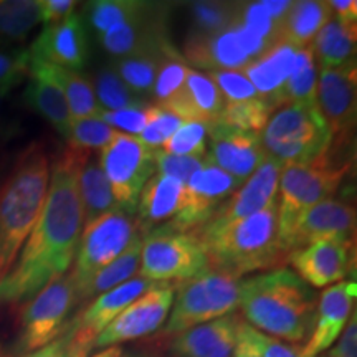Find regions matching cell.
Masks as SVG:
<instances>
[{
	"label": "cell",
	"mask_w": 357,
	"mask_h": 357,
	"mask_svg": "<svg viewBox=\"0 0 357 357\" xmlns=\"http://www.w3.org/2000/svg\"><path fill=\"white\" fill-rule=\"evenodd\" d=\"M79 153L66 149L50 166V185L42 215L12 270L0 280V305H25L68 273L84 220L78 194Z\"/></svg>",
	"instance_id": "cell-1"
},
{
	"label": "cell",
	"mask_w": 357,
	"mask_h": 357,
	"mask_svg": "<svg viewBox=\"0 0 357 357\" xmlns=\"http://www.w3.org/2000/svg\"><path fill=\"white\" fill-rule=\"evenodd\" d=\"M316 306V293L289 268H273L240 283L238 307L248 324L280 341H307Z\"/></svg>",
	"instance_id": "cell-2"
},
{
	"label": "cell",
	"mask_w": 357,
	"mask_h": 357,
	"mask_svg": "<svg viewBox=\"0 0 357 357\" xmlns=\"http://www.w3.org/2000/svg\"><path fill=\"white\" fill-rule=\"evenodd\" d=\"M195 235L208 265L242 278L253 271L278 268L287 260L278 242V197L265 208L225 227H200Z\"/></svg>",
	"instance_id": "cell-3"
},
{
	"label": "cell",
	"mask_w": 357,
	"mask_h": 357,
	"mask_svg": "<svg viewBox=\"0 0 357 357\" xmlns=\"http://www.w3.org/2000/svg\"><path fill=\"white\" fill-rule=\"evenodd\" d=\"M50 185V162L40 142L22 151L0 187V280L12 270L42 215Z\"/></svg>",
	"instance_id": "cell-4"
},
{
	"label": "cell",
	"mask_w": 357,
	"mask_h": 357,
	"mask_svg": "<svg viewBox=\"0 0 357 357\" xmlns=\"http://www.w3.org/2000/svg\"><path fill=\"white\" fill-rule=\"evenodd\" d=\"M351 164L337 162L329 151L307 164L284 166L278 184V242L288 257V242L300 218L316 204L331 199L349 172Z\"/></svg>",
	"instance_id": "cell-5"
},
{
	"label": "cell",
	"mask_w": 357,
	"mask_h": 357,
	"mask_svg": "<svg viewBox=\"0 0 357 357\" xmlns=\"http://www.w3.org/2000/svg\"><path fill=\"white\" fill-rule=\"evenodd\" d=\"M260 141L266 158L284 167L319 159L331 149L334 137L312 102L281 106L270 116Z\"/></svg>",
	"instance_id": "cell-6"
},
{
	"label": "cell",
	"mask_w": 357,
	"mask_h": 357,
	"mask_svg": "<svg viewBox=\"0 0 357 357\" xmlns=\"http://www.w3.org/2000/svg\"><path fill=\"white\" fill-rule=\"evenodd\" d=\"M240 283L242 280L238 276L213 268L181 281L174 287V303L160 334L176 336L194 326L235 312L240 303Z\"/></svg>",
	"instance_id": "cell-7"
},
{
	"label": "cell",
	"mask_w": 357,
	"mask_h": 357,
	"mask_svg": "<svg viewBox=\"0 0 357 357\" xmlns=\"http://www.w3.org/2000/svg\"><path fill=\"white\" fill-rule=\"evenodd\" d=\"M137 231L139 225L136 217L121 207H114L84 225L75 255L73 271L68 273L77 305L91 280L121 255Z\"/></svg>",
	"instance_id": "cell-8"
},
{
	"label": "cell",
	"mask_w": 357,
	"mask_h": 357,
	"mask_svg": "<svg viewBox=\"0 0 357 357\" xmlns=\"http://www.w3.org/2000/svg\"><path fill=\"white\" fill-rule=\"evenodd\" d=\"M208 265L202 245L190 231H178L167 223L142 235L141 276L154 283L194 278Z\"/></svg>",
	"instance_id": "cell-9"
},
{
	"label": "cell",
	"mask_w": 357,
	"mask_h": 357,
	"mask_svg": "<svg viewBox=\"0 0 357 357\" xmlns=\"http://www.w3.org/2000/svg\"><path fill=\"white\" fill-rule=\"evenodd\" d=\"M154 154L155 149L147 147L139 137L118 132L98 155L116 204L132 215H136L142 187L155 172Z\"/></svg>",
	"instance_id": "cell-10"
},
{
	"label": "cell",
	"mask_w": 357,
	"mask_h": 357,
	"mask_svg": "<svg viewBox=\"0 0 357 357\" xmlns=\"http://www.w3.org/2000/svg\"><path fill=\"white\" fill-rule=\"evenodd\" d=\"M75 306V288L68 273L47 284L32 300L26 301L22 310L20 351L29 354L61 336L68 328Z\"/></svg>",
	"instance_id": "cell-11"
},
{
	"label": "cell",
	"mask_w": 357,
	"mask_h": 357,
	"mask_svg": "<svg viewBox=\"0 0 357 357\" xmlns=\"http://www.w3.org/2000/svg\"><path fill=\"white\" fill-rule=\"evenodd\" d=\"M174 293L172 283H155L102 329L95 341V349L114 347L160 331L171 312Z\"/></svg>",
	"instance_id": "cell-12"
},
{
	"label": "cell",
	"mask_w": 357,
	"mask_h": 357,
	"mask_svg": "<svg viewBox=\"0 0 357 357\" xmlns=\"http://www.w3.org/2000/svg\"><path fill=\"white\" fill-rule=\"evenodd\" d=\"M240 185L242 182L205 158L204 166L185 184L181 212L166 223L178 231H195L211 220L217 208L240 189Z\"/></svg>",
	"instance_id": "cell-13"
},
{
	"label": "cell",
	"mask_w": 357,
	"mask_h": 357,
	"mask_svg": "<svg viewBox=\"0 0 357 357\" xmlns=\"http://www.w3.org/2000/svg\"><path fill=\"white\" fill-rule=\"evenodd\" d=\"M316 106L333 137L347 139L356 126L357 70L356 63L326 68L318 73Z\"/></svg>",
	"instance_id": "cell-14"
},
{
	"label": "cell",
	"mask_w": 357,
	"mask_h": 357,
	"mask_svg": "<svg viewBox=\"0 0 357 357\" xmlns=\"http://www.w3.org/2000/svg\"><path fill=\"white\" fill-rule=\"evenodd\" d=\"M352 247V240H318L289 252L287 260L310 287H333L349 275L354 263Z\"/></svg>",
	"instance_id": "cell-15"
},
{
	"label": "cell",
	"mask_w": 357,
	"mask_h": 357,
	"mask_svg": "<svg viewBox=\"0 0 357 357\" xmlns=\"http://www.w3.org/2000/svg\"><path fill=\"white\" fill-rule=\"evenodd\" d=\"M29 53L32 60L79 71L89 55L84 19L73 12L61 22L47 25L33 40Z\"/></svg>",
	"instance_id": "cell-16"
},
{
	"label": "cell",
	"mask_w": 357,
	"mask_h": 357,
	"mask_svg": "<svg viewBox=\"0 0 357 357\" xmlns=\"http://www.w3.org/2000/svg\"><path fill=\"white\" fill-rule=\"evenodd\" d=\"M207 136L211 137L207 159L242 184L266 158L257 132L213 123L207 126Z\"/></svg>",
	"instance_id": "cell-17"
},
{
	"label": "cell",
	"mask_w": 357,
	"mask_h": 357,
	"mask_svg": "<svg viewBox=\"0 0 357 357\" xmlns=\"http://www.w3.org/2000/svg\"><path fill=\"white\" fill-rule=\"evenodd\" d=\"M281 171V164L265 158L257 171L217 208L211 220L202 227H225L263 211L271 200L278 197Z\"/></svg>",
	"instance_id": "cell-18"
},
{
	"label": "cell",
	"mask_w": 357,
	"mask_h": 357,
	"mask_svg": "<svg viewBox=\"0 0 357 357\" xmlns=\"http://www.w3.org/2000/svg\"><path fill=\"white\" fill-rule=\"evenodd\" d=\"M356 296L357 284L354 280L339 281L324 289L318 298L314 324L310 339L301 347V357H318L337 341L351 318Z\"/></svg>",
	"instance_id": "cell-19"
},
{
	"label": "cell",
	"mask_w": 357,
	"mask_h": 357,
	"mask_svg": "<svg viewBox=\"0 0 357 357\" xmlns=\"http://www.w3.org/2000/svg\"><path fill=\"white\" fill-rule=\"evenodd\" d=\"M184 56L189 63L208 71H242L252 61L245 50L243 37L236 20L227 29L213 33L190 32L184 45Z\"/></svg>",
	"instance_id": "cell-20"
},
{
	"label": "cell",
	"mask_w": 357,
	"mask_h": 357,
	"mask_svg": "<svg viewBox=\"0 0 357 357\" xmlns=\"http://www.w3.org/2000/svg\"><path fill=\"white\" fill-rule=\"evenodd\" d=\"M354 230V205L344 199H326L316 204L300 218L288 242V253L318 240H352Z\"/></svg>",
	"instance_id": "cell-21"
},
{
	"label": "cell",
	"mask_w": 357,
	"mask_h": 357,
	"mask_svg": "<svg viewBox=\"0 0 357 357\" xmlns=\"http://www.w3.org/2000/svg\"><path fill=\"white\" fill-rule=\"evenodd\" d=\"M100 43L111 56L123 58L166 42V6L149 3L139 15L114 25L100 35Z\"/></svg>",
	"instance_id": "cell-22"
},
{
	"label": "cell",
	"mask_w": 357,
	"mask_h": 357,
	"mask_svg": "<svg viewBox=\"0 0 357 357\" xmlns=\"http://www.w3.org/2000/svg\"><path fill=\"white\" fill-rule=\"evenodd\" d=\"M154 284V281L142 278V276H134L126 283L119 284V287L109 289V291L102 293L95 300L89 301L79 311V314L70 321V326L95 347L96 337L102 333V329Z\"/></svg>",
	"instance_id": "cell-23"
},
{
	"label": "cell",
	"mask_w": 357,
	"mask_h": 357,
	"mask_svg": "<svg viewBox=\"0 0 357 357\" xmlns=\"http://www.w3.org/2000/svg\"><path fill=\"white\" fill-rule=\"evenodd\" d=\"M240 319L238 312H231L176 334L169 347L172 357H234Z\"/></svg>",
	"instance_id": "cell-24"
},
{
	"label": "cell",
	"mask_w": 357,
	"mask_h": 357,
	"mask_svg": "<svg viewBox=\"0 0 357 357\" xmlns=\"http://www.w3.org/2000/svg\"><path fill=\"white\" fill-rule=\"evenodd\" d=\"M296 52V47L280 40L242 70L260 100L273 111L283 106V86L293 70Z\"/></svg>",
	"instance_id": "cell-25"
},
{
	"label": "cell",
	"mask_w": 357,
	"mask_h": 357,
	"mask_svg": "<svg viewBox=\"0 0 357 357\" xmlns=\"http://www.w3.org/2000/svg\"><path fill=\"white\" fill-rule=\"evenodd\" d=\"M223 98L207 73L197 70H189L184 86L172 100L160 108L171 111L182 121H195L204 124H213L220 116Z\"/></svg>",
	"instance_id": "cell-26"
},
{
	"label": "cell",
	"mask_w": 357,
	"mask_h": 357,
	"mask_svg": "<svg viewBox=\"0 0 357 357\" xmlns=\"http://www.w3.org/2000/svg\"><path fill=\"white\" fill-rule=\"evenodd\" d=\"M185 184L174 177L153 176L142 187L137 200V225L139 231L146 235L160 223L172 220L181 212L184 204Z\"/></svg>",
	"instance_id": "cell-27"
},
{
	"label": "cell",
	"mask_w": 357,
	"mask_h": 357,
	"mask_svg": "<svg viewBox=\"0 0 357 357\" xmlns=\"http://www.w3.org/2000/svg\"><path fill=\"white\" fill-rule=\"evenodd\" d=\"M30 66L50 78L60 88L70 108L71 119L100 118L102 109L98 105L95 91H93L91 78H88L82 71L45 63L32 58H30Z\"/></svg>",
	"instance_id": "cell-28"
},
{
	"label": "cell",
	"mask_w": 357,
	"mask_h": 357,
	"mask_svg": "<svg viewBox=\"0 0 357 357\" xmlns=\"http://www.w3.org/2000/svg\"><path fill=\"white\" fill-rule=\"evenodd\" d=\"M78 194L84 225H88L102 213L118 207V204L113 197L109 182L96 153L91 151H78Z\"/></svg>",
	"instance_id": "cell-29"
},
{
	"label": "cell",
	"mask_w": 357,
	"mask_h": 357,
	"mask_svg": "<svg viewBox=\"0 0 357 357\" xmlns=\"http://www.w3.org/2000/svg\"><path fill=\"white\" fill-rule=\"evenodd\" d=\"M24 101L29 108L42 116L45 121L50 123L55 131L66 139L71 124V114L63 93L50 78H47L32 66H30L29 83L24 91Z\"/></svg>",
	"instance_id": "cell-30"
},
{
	"label": "cell",
	"mask_w": 357,
	"mask_h": 357,
	"mask_svg": "<svg viewBox=\"0 0 357 357\" xmlns=\"http://www.w3.org/2000/svg\"><path fill=\"white\" fill-rule=\"evenodd\" d=\"M356 40L357 25L344 24L331 15L311 43L316 63L321 70L356 63Z\"/></svg>",
	"instance_id": "cell-31"
},
{
	"label": "cell",
	"mask_w": 357,
	"mask_h": 357,
	"mask_svg": "<svg viewBox=\"0 0 357 357\" xmlns=\"http://www.w3.org/2000/svg\"><path fill=\"white\" fill-rule=\"evenodd\" d=\"M331 15L333 12L328 2H318V0L291 2L287 15L281 20L280 40L296 48L310 47Z\"/></svg>",
	"instance_id": "cell-32"
},
{
	"label": "cell",
	"mask_w": 357,
	"mask_h": 357,
	"mask_svg": "<svg viewBox=\"0 0 357 357\" xmlns=\"http://www.w3.org/2000/svg\"><path fill=\"white\" fill-rule=\"evenodd\" d=\"M169 43L171 42L166 40V42L155 45V47L144 48V50L131 53V55L123 58H116L113 63H111L116 73L119 75V78L141 100L142 98L153 96V88L160 58H162L164 50H166Z\"/></svg>",
	"instance_id": "cell-33"
},
{
	"label": "cell",
	"mask_w": 357,
	"mask_h": 357,
	"mask_svg": "<svg viewBox=\"0 0 357 357\" xmlns=\"http://www.w3.org/2000/svg\"><path fill=\"white\" fill-rule=\"evenodd\" d=\"M141 248L142 234L137 231L121 255L116 258L114 261H111L108 266L102 268L100 273L91 280V283L88 284V288L84 289L82 298H79L78 306L88 305L89 301L95 300L100 294L109 291V289L119 287V284L134 278L141 266Z\"/></svg>",
	"instance_id": "cell-34"
},
{
	"label": "cell",
	"mask_w": 357,
	"mask_h": 357,
	"mask_svg": "<svg viewBox=\"0 0 357 357\" xmlns=\"http://www.w3.org/2000/svg\"><path fill=\"white\" fill-rule=\"evenodd\" d=\"M38 0H0V43L15 45L40 24Z\"/></svg>",
	"instance_id": "cell-35"
},
{
	"label": "cell",
	"mask_w": 357,
	"mask_h": 357,
	"mask_svg": "<svg viewBox=\"0 0 357 357\" xmlns=\"http://www.w3.org/2000/svg\"><path fill=\"white\" fill-rule=\"evenodd\" d=\"M318 66L310 47L298 48L296 60L283 86L284 105H312L316 102Z\"/></svg>",
	"instance_id": "cell-36"
},
{
	"label": "cell",
	"mask_w": 357,
	"mask_h": 357,
	"mask_svg": "<svg viewBox=\"0 0 357 357\" xmlns=\"http://www.w3.org/2000/svg\"><path fill=\"white\" fill-rule=\"evenodd\" d=\"M234 357H301V349L268 336L240 319L236 326Z\"/></svg>",
	"instance_id": "cell-37"
},
{
	"label": "cell",
	"mask_w": 357,
	"mask_h": 357,
	"mask_svg": "<svg viewBox=\"0 0 357 357\" xmlns=\"http://www.w3.org/2000/svg\"><path fill=\"white\" fill-rule=\"evenodd\" d=\"M149 3L151 2H137V0H96V2L86 3L84 12H86L89 26L100 37L114 25L139 15L149 7Z\"/></svg>",
	"instance_id": "cell-38"
},
{
	"label": "cell",
	"mask_w": 357,
	"mask_h": 357,
	"mask_svg": "<svg viewBox=\"0 0 357 357\" xmlns=\"http://www.w3.org/2000/svg\"><path fill=\"white\" fill-rule=\"evenodd\" d=\"M91 84L98 105L102 111H116L144 102V100L134 95L131 88L119 78L111 65L101 66L91 78Z\"/></svg>",
	"instance_id": "cell-39"
},
{
	"label": "cell",
	"mask_w": 357,
	"mask_h": 357,
	"mask_svg": "<svg viewBox=\"0 0 357 357\" xmlns=\"http://www.w3.org/2000/svg\"><path fill=\"white\" fill-rule=\"evenodd\" d=\"M187 73H189V66L185 65V60L178 55L174 45L169 43L162 58H160L153 88V96L158 101V106L166 105L169 100H172L181 91Z\"/></svg>",
	"instance_id": "cell-40"
},
{
	"label": "cell",
	"mask_w": 357,
	"mask_h": 357,
	"mask_svg": "<svg viewBox=\"0 0 357 357\" xmlns=\"http://www.w3.org/2000/svg\"><path fill=\"white\" fill-rule=\"evenodd\" d=\"M271 113H273V109L260 98H257V100H250L245 102L225 105L215 123L225 124V126L235 129H242V131L260 134L263 128L266 126Z\"/></svg>",
	"instance_id": "cell-41"
},
{
	"label": "cell",
	"mask_w": 357,
	"mask_h": 357,
	"mask_svg": "<svg viewBox=\"0 0 357 357\" xmlns=\"http://www.w3.org/2000/svg\"><path fill=\"white\" fill-rule=\"evenodd\" d=\"M118 132L119 131L108 126L100 118L71 119L66 142H68L70 149L96 153L108 146Z\"/></svg>",
	"instance_id": "cell-42"
},
{
	"label": "cell",
	"mask_w": 357,
	"mask_h": 357,
	"mask_svg": "<svg viewBox=\"0 0 357 357\" xmlns=\"http://www.w3.org/2000/svg\"><path fill=\"white\" fill-rule=\"evenodd\" d=\"M164 153L182 158H207V124L184 121L162 146Z\"/></svg>",
	"instance_id": "cell-43"
},
{
	"label": "cell",
	"mask_w": 357,
	"mask_h": 357,
	"mask_svg": "<svg viewBox=\"0 0 357 357\" xmlns=\"http://www.w3.org/2000/svg\"><path fill=\"white\" fill-rule=\"evenodd\" d=\"M238 15V3L231 2H194L190 17L195 33H213L234 24Z\"/></svg>",
	"instance_id": "cell-44"
},
{
	"label": "cell",
	"mask_w": 357,
	"mask_h": 357,
	"mask_svg": "<svg viewBox=\"0 0 357 357\" xmlns=\"http://www.w3.org/2000/svg\"><path fill=\"white\" fill-rule=\"evenodd\" d=\"M238 22L260 37L268 47L280 42V22L268 10L265 0L238 3Z\"/></svg>",
	"instance_id": "cell-45"
},
{
	"label": "cell",
	"mask_w": 357,
	"mask_h": 357,
	"mask_svg": "<svg viewBox=\"0 0 357 357\" xmlns=\"http://www.w3.org/2000/svg\"><path fill=\"white\" fill-rule=\"evenodd\" d=\"M182 123L184 121L171 111L160 106H149L146 126L137 137L151 149H160V146L177 131Z\"/></svg>",
	"instance_id": "cell-46"
},
{
	"label": "cell",
	"mask_w": 357,
	"mask_h": 357,
	"mask_svg": "<svg viewBox=\"0 0 357 357\" xmlns=\"http://www.w3.org/2000/svg\"><path fill=\"white\" fill-rule=\"evenodd\" d=\"M208 77L215 83V86L220 91L225 105H234V102H245L250 100L260 98L257 95L253 84L248 82L243 71L238 70H218L207 71Z\"/></svg>",
	"instance_id": "cell-47"
},
{
	"label": "cell",
	"mask_w": 357,
	"mask_h": 357,
	"mask_svg": "<svg viewBox=\"0 0 357 357\" xmlns=\"http://www.w3.org/2000/svg\"><path fill=\"white\" fill-rule=\"evenodd\" d=\"M30 53L26 48L0 43V88H15L29 77Z\"/></svg>",
	"instance_id": "cell-48"
},
{
	"label": "cell",
	"mask_w": 357,
	"mask_h": 357,
	"mask_svg": "<svg viewBox=\"0 0 357 357\" xmlns=\"http://www.w3.org/2000/svg\"><path fill=\"white\" fill-rule=\"evenodd\" d=\"M93 349L95 347H93L91 342L83 339L68 324L65 333L61 336H58L55 341L40 347L37 351L29 352L24 357H88Z\"/></svg>",
	"instance_id": "cell-49"
},
{
	"label": "cell",
	"mask_w": 357,
	"mask_h": 357,
	"mask_svg": "<svg viewBox=\"0 0 357 357\" xmlns=\"http://www.w3.org/2000/svg\"><path fill=\"white\" fill-rule=\"evenodd\" d=\"M154 162H155V171H158V174H160V176L174 177L177 178V181H181L182 184H187L189 178L204 166L205 159L182 158V155L167 154L164 153V151L155 149Z\"/></svg>",
	"instance_id": "cell-50"
},
{
	"label": "cell",
	"mask_w": 357,
	"mask_h": 357,
	"mask_svg": "<svg viewBox=\"0 0 357 357\" xmlns=\"http://www.w3.org/2000/svg\"><path fill=\"white\" fill-rule=\"evenodd\" d=\"M147 111H149V105L142 102V105L129 106V108L123 109L102 111L100 114V119L113 129L118 128L121 131H126L124 134L137 137L146 126Z\"/></svg>",
	"instance_id": "cell-51"
},
{
	"label": "cell",
	"mask_w": 357,
	"mask_h": 357,
	"mask_svg": "<svg viewBox=\"0 0 357 357\" xmlns=\"http://www.w3.org/2000/svg\"><path fill=\"white\" fill-rule=\"evenodd\" d=\"M75 7H77V2L73 0H38L40 20L47 25L56 24L71 15Z\"/></svg>",
	"instance_id": "cell-52"
},
{
	"label": "cell",
	"mask_w": 357,
	"mask_h": 357,
	"mask_svg": "<svg viewBox=\"0 0 357 357\" xmlns=\"http://www.w3.org/2000/svg\"><path fill=\"white\" fill-rule=\"evenodd\" d=\"M331 357H357V319L356 312H352L351 321H347L346 328L342 329L339 342L329 352Z\"/></svg>",
	"instance_id": "cell-53"
},
{
	"label": "cell",
	"mask_w": 357,
	"mask_h": 357,
	"mask_svg": "<svg viewBox=\"0 0 357 357\" xmlns=\"http://www.w3.org/2000/svg\"><path fill=\"white\" fill-rule=\"evenodd\" d=\"M333 15L344 24L357 25V2L356 0H333L328 2Z\"/></svg>",
	"instance_id": "cell-54"
},
{
	"label": "cell",
	"mask_w": 357,
	"mask_h": 357,
	"mask_svg": "<svg viewBox=\"0 0 357 357\" xmlns=\"http://www.w3.org/2000/svg\"><path fill=\"white\" fill-rule=\"evenodd\" d=\"M121 356H123L121 347L114 346V347H106V349L96 352L93 357H121Z\"/></svg>",
	"instance_id": "cell-55"
},
{
	"label": "cell",
	"mask_w": 357,
	"mask_h": 357,
	"mask_svg": "<svg viewBox=\"0 0 357 357\" xmlns=\"http://www.w3.org/2000/svg\"><path fill=\"white\" fill-rule=\"evenodd\" d=\"M12 88H0V126H2V116H3V106L10 96Z\"/></svg>",
	"instance_id": "cell-56"
},
{
	"label": "cell",
	"mask_w": 357,
	"mask_h": 357,
	"mask_svg": "<svg viewBox=\"0 0 357 357\" xmlns=\"http://www.w3.org/2000/svg\"><path fill=\"white\" fill-rule=\"evenodd\" d=\"M121 357H146V356H139V354H126V356H121Z\"/></svg>",
	"instance_id": "cell-57"
},
{
	"label": "cell",
	"mask_w": 357,
	"mask_h": 357,
	"mask_svg": "<svg viewBox=\"0 0 357 357\" xmlns=\"http://www.w3.org/2000/svg\"><path fill=\"white\" fill-rule=\"evenodd\" d=\"M318 357H331V356H329V352H328V354H319Z\"/></svg>",
	"instance_id": "cell-58"
},
{
	"label": "cell",
	"mask_w": 357,
	"mask_h": 357,
	"mask_svg": "<svg viewBox=\"0 0 357 357\" xmlns=\"http://www.w3.org/2000/svg\"><path fill=\"white\" fill-rule=\"evenodd\" d=\"M0 357H6V356H3V354H2V351H0Z\"/></svg>",
	"instance_id": "cell-59"
}]
</instances>
